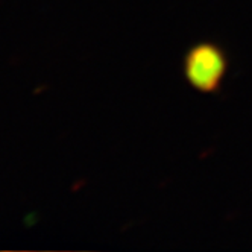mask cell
<instances>
[{
    "label": "cell",
    "mask_w": 252,
    "mask_h": 252,
    "mask_svg": "<svg viewBox=\"0 0 252 252\" xmlns=\"http://www.w3.org/2000/svg\"><path fill=\"white\" fill-rule=\"evenodd\" d=\"M228 70L225 50L210 41L197 43L184 58V76L199 93H216L220 88Z\"/></svg>",
    "instance_id": "obj_1"
}]
</instances>
